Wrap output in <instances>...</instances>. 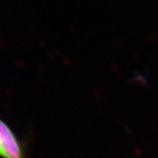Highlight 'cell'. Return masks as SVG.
<instances>
[{
  "mask_svg": "<svg viewBox=\"0 0 158 158\" xmlns=\"http://www.w3.org/2000/svg\"><path fill=\"white\" fill-rule=\"evenodd\" d=\"M0 157L27 158L22 141L2 118H0Z\"/></svg>",
  "mask_w": 158,
  "mask_h": 158,
  "instance_id": "6da1fadb",
  "label": "cell"
}]
</instances>
